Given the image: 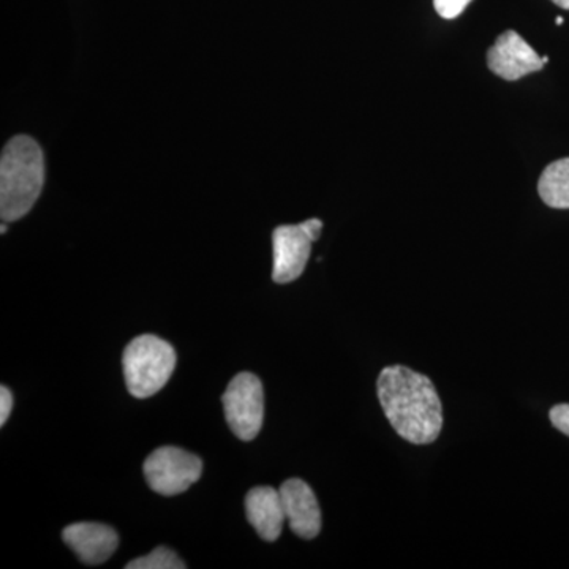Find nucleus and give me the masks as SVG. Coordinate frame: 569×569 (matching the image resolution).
I'll list each match as a JSON object with an SVG mask.
<instances>
[{
	"instance_id": "obj_1",
	"label": "nucleus",
	"mask_w": 569,
	"mask_h": 569,
	"mask_svg": "<svg viewBox=\"0 0 569 569\" xmlns=\"http://www.w3.org/2000/svg\"><path fill=\"white\" fill-rule=\"evenodd\" d=\"M378 399L385 417L403 440L433 443L443 427V408L432 380L403 366L381 370Z\"/></svg>"
},
{
	"instance_id": "obj_2",
	"label": "nucleus",
	"mask_w": 569,
	"mask_h": 569,
	"mask_svg": "<svg viewBox=\"0 0 569 569\" xmlns=\"http://www.w3.org/2000/svg\"><path fill=\"white\" fill-rule=\"evenodd\" d=\"M44 183V156L39 142L20 134L7 142L0 159V217L17 222L39 200Z\"/></svg>"
},
{
	"instance_id": "obj_3",
	"label": "nucleus",
	"mask_w": 569,
	"mask_h": 569,
	"mask_svg": "<svg viewBox=\"0 0 569 569\" xmlns=\"http://www.w3.org/2000/svg\"><path fill=\"white\" fill-rule=\"evenodd\" d=\"M174 348L152 335L137 337L123 350L122 366L127 389L137 399H148L163 389L173 376Z\"/></svg>"
},
{
	"instance_id": "obj_4",
	"label": "nucleus",
	"mask_w": 569,
	"mask_h": 569,
	"mask_svg": "<svg viewBox=\"0 0 569 569\" xmlns=\"http://www.w3.org/2000/svg\"><path fill=\"white\" fill-rule=\"evenodd\" d=\"M224 418L239 440L250 441L260 433L264 419V392L260 378L238 373L222 397Z\"/></svg>"
},
{
	"instance_id": "obj_5",
	"label": "nucleus",
	"mask_w": 569,
	"mask_h": 569,
	"mask_svg": "<svg viewBox=\"0 0 569 569\" xmlns=\"http://www.w3.org/2000/svg\"><path fill=\"white\" fill-rule=\"evenodd\" d=\"M142 470L153 492L173 497L192 488L201 478L203 462L181 448L162 447L146 459Z\"/></svg>"
},
{
	"instance_id": "obj_6",
	"label": "nucleus",
	"mask_w": 569,
	"mask_h": 569,
	"mask_svg": "<svg viewBox=\"0 0 569 569\" xmlns=\"http://www.w3.org/2000/svg\"><path fill=\"white\" fill-rule=\"evenodd\" d=\"M312 236L305 223L283 224L272 233L274 247V268L272 280L276 283H290L302 276L313 244Z\"/></svg>"
},
{
	"instance_id": "obj_7",
	"label": "nucleus",
	"mask_w": 569,
	"mask_h": 569,
	"mask_svg": "<svg viewBox=\"0 0 569 569\" xmlns=\"http://www.w3.org/2000/svg\"><path fill=\"white\" fill-rule=\"evenodd\" d=\"M488 66L497 77L518 81L527 74L542 70L545 62L518 32L507 31L498 37L488 51Z\"/></svg>"
},
{
	"instance_id": "obj_8",
	"label": "nucleus",
	"mask_w": 569,
	"mask_h": 569,
	"mask_svg": "<svg viewBox=\"0 0 569 569\" xmlns=\"http://www.w3.org/2000/svg\"><path fill=\"white\" fill-rule=\"evenodd\" d=\"M279 490L291 531L299 538H317L321 530V509L310 486L293 478L284 481Z\"/></svg>"
},
{
	"instance_id": "obj_9",
	"label": "nucleus",
	"mask_w": 569,
	"mask_h": 569,
	"mask_svg": "<svg viewBox=\"0 0 569 569\" xmlns=\"http://www.w3.org/2000/svg\"><path fill=\"white\" fill-rule=\"evenodd\" d=\"M63 541L86 565H102L119 546V535L104 523H71L62 531Z\"/></svg>"
},
{
	"instance_id": "obj_10",
	"label": "nucleus",
	"mask_w": 569,
	"mask_h": 569,
	"mask_svg": "<svg viewBox=\"0 0 569 569\" xmlns=\"http://www.w3.org/2000/svg\"><path fill=\"white\" fill-rule=\"evenodd\" d=\"M246 515L260 538L269 542L277 541L287 520L280 490L269 486L250 490L246 497Z\"/></svg>"
},
{
	"instance_id": "obj_11",
	"label": "nucleus",
	"mask_w": 569,
	"mask_h": 569,
	"mask_svg": "<svg viewBox=\"0 0 569 569\" xmlns=\"http://www.w3.org/2000/svg\"><path fill=\"white\" fill-rule=\"evenodd\" d=\"M538 192L549 208L569 209V157L550 163L542 171Z\"/></svg>"
},
{
	"instance_id": "obj_12",
	"label": "nucleus",
	"mask_w": 569,
	"mask_h": 569,
	"mask_svg": "<svg viewBox=\"0 0 569 569\" xmlns=\"http://www.w3.org/2000/svg\"><path fill=\"white\" fill-rule=\"evenodd\" d=\"M127 569H186L187 565L179 559L174 550L168 548L153 549L149 556L140 557L126 565Z\"/></svg>"
},
{
	"instance_id": "obj_13",
	"label": "nucleus",
	"mask_w": 569,
	"mask_h": 569,
	"mask_svg": "<svg viewBox=\"0 0 569 569\" xmlns=\"http://www.w3.org/2000/svg\"><path fill=\"white\" fill-rule=\"evenodd\" d=\"M471 0H433L437 13L445 20H455L467 9Z\"/></svg>"
},
{
	"instance_id": "obj_14",
	"label": "nucleus",
	"mask_w": 569,
	"mask_h": 569,
	"mask_svg": "<svg viewBox=\"0 0 569 569\" xmlns=\"http://www.w3.org/2000/svg\"><path fill=\"white\" fill-rule=\"evenodd\" d=\"M550 422L556 429H559L560 432H563L565 436L569 437V406L568 403H560V406H556L550 410L549 413Z\"/></svg>"
},
{
	"instance_id": "obj_15",
	"label": "nucleus",
	"mask_w": 569,
	"mask_h": 569,
	"mask_svg": "<svg viewBox=\"0 0 569 569\" xmlns=\"http://www.w3.org/2000/svg\"><path fill=\"white\" fill-rule=\"evenodd\" d=\"M13 410V395L7 387L0 388V426L6 425Z\"/></svg>"
},
{
	"instance_id": "obj_16",
	"label": "nucleus",
	"mask_w": 569,
	"mask_h": 569,
	"mask_svg": "<svg viewBox=\"0 0 569 569\" xmlns=\"http://www.w3.org/2000/svg\"><path fill=\"white\" fill-rule=\"evenodd\" d=\"M553 3L560 7V9L569 10V0H552Z\"/></svg>"
},
{
	"instance_id": "obj_17",
	"label": "nucleus",
	"mask_w": 569,
	"mask_h": 569,
	"mask_svg": "<svg viewBox=\"0 0 569 569\" xmlns=\"http://www.w3.org/2000/svg\"><path fill=\"white\" fill-rule=\"evenodd\" d=\"M557 24H563V18L559 17L557 18Z\"/></svg>"
},
{
	"instance_id": "obj_18",
	"label": "nucleus",
	"mask_w": 569,
	"mask_h": 569,
	"mask_svg": "<svg viewBox=\"0 0 569 569\" xmlns=\"http://www.w3.org/2000/svg\"><path fill=\"white\" fill-rule=\"evenodd\" d=\"M7 233V227H6V223L2 224V234H6Z\"/></svg>"
},
{
	"instance_id": "obj_19",
	"label": "nucleus",
	"mask_w": 569,
	"mask_h": 569,
	"mask_svg": "<svg viewBox=\"0 0 569 569\" xmlns=\"http://www.w3.org/2000/svg\"><path fill=\"white\" fill-rule=\"evenodd\" d=\"M542 62H545V63H548V62H549V58H548V56H545V58H542Z\"/></svg>"
}]
</instances>
